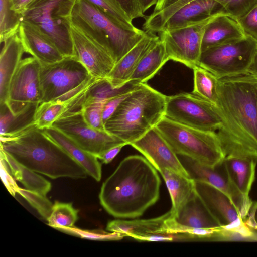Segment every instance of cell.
<instances>
[{
	"instance_id": "cell-1",
	"label": "cell",
	"mask_w": 257,
	"mask_h": 257,
	"mask_svg": "<svg viewBox=\"0 0 257 257\" xmlns=\"http://www.w3.org/2000/svg\"><path fill=\"white\" fill-rule=\"evenodd\" d=\"M217 131L227 156L257 161V80L247 73L218 79Z\"/></svg>"
},
{
	"instance_id": "cell-2",
	"label": "cell",
	"mask_w": 257,
	"mask_h": 257,
	"mask_svg": "<svg viewBox=\"0 0 257 257\" xmlns=\"http://www.w3.org/2000/svg\"><path fill=\"white\" fill-rule=\"evenodd\" d=\"M160 185L157 170L145 157L130 155L103 182L99 199L113 217L134 219L156 203Z\"/></svg>"
},
{
	"instance_id": "cell-3",
	"label": "cell",
	"mask_w": 257,
	"mask_h": 257,
	"mask_svg": "<svg viewBox=\"0 0 257 257\" xmlns=\"http://www.w3.org/2000/svg\"><path fill=\"white\" fill-rule=\"evenodd\" d=\"M1 149L23 166L51 179H83L84 168L33 125L18 135L1 138Z\"/></svg>"
},
{
	"instance_id": "cell-4",
	"label": "cell",
	"mask_w": 257,
	"mask_h": 257,
	"mask_svg": "<svg viewBox=\"0 0 257 257\" xmlns=\"http://www.w3.org/2000/svg\"><path fill=\"white\" fill-rule=\"evenodd\" d=\"M167 97L146 83H141L104 123L105 130L131 145L164 117Z\"/></svg>"
},
{
	"instance_id": "cell-5",
	"label": "cell",
	"mask_w": 257,
	"mask_h": 257,
	"mask_svg": "<svg viewBox=\"0 0 257 257\" xmlns=\"http://www.w3.org/2000/svg\"><path fill=\"white\" fill-rule=\"evenodd\" d=\"M70 21L99 44L118 62L144 37L146 31L124 26L87 0H74Z\"/></svg>"
},
{
	"instance_id": "cell-6",
	"label": "cell",
	"mask_w": 257,
	"mask_h": 257,
	"mask_svg": "<svg viewBox=\"0 0 257 257\" xmlns=\"http://www.w3.org/2000/svg\"><path fill=\"white\" fill-rule=\"evenodd\" d=\"M155 127L177 155L212 168L225 158L216 132L190 127L165 117Z\"/></svg>"
},
{
	"instance_id": "cell-7",
	"label": "cell",
	"mask_w": 257,
	"mask_h": 257,
	"mask_svg": "<svg viewBox=\"0 0 257 257\" xmlns=\"http://www.w3.org/2000/svg\"><path fill=\"white\" fill-rule=\"evenodd\" d=\"M96 79L75 57L41 65V103L58 101L70 103L71 106Z\"/></svg>"
},
{
	"instance_id": "cell-8",
	"label": "cell",
	"mask_w": 257,
	"mask_h": 257,
	"mask_svg": "<svg viewBox=\"0 0 257 257\" xmlns=\"http://www.w3.org/2000/svg\"><path fill=\"white\" fill-rule=\"evenodd\" d=\"M74 0H34L21 15L47 34L65 57H74L69 17Z\"/></svg>"
},
{
	"instance_id": "cell-9",
	"label": "cell",
	"mask_w": 257,
	"mask_h": 257,
	"mask_svg": "<svg viewBox=\"0 0 257 257\" xmlns=\"http://www.w3.org/2000/svg\"><path fill=\"white\" fill-rule=\"evenodd\" d=\"M257 49V42L245 36L239 40L201 52L198 65L218 79L248 73Z\"/></svg>"
},
{
	"instance_id": "cell-10",
	"label": "cell",
	"mask_w": 257,
	"mask_h": 257,
	"mask_svg": "<svg viewBox=\"0 0 257 257\" xmlns=\"http://www.w3.org/2000/svg\"><path fill=\"white\" fill-rule=\"evenodd\" d=\"M164 117L210 132H216L222 124L216 106L192 92L167 96Z\"/></svg>"
},
{
	"instance_id": "cell-11",
	"label": "cell",
	"mask_w": 257,
	"mask_h": 257,
	"mask_svg": "<svg viewBox=\"0 0 257 257\" xmlns=\"http://www.w3.org/2000/svg\"><path fill=\"white\" fill-rule=\"evenodd\" d=\"M41 65L34 57L21 60L10 82L5 104L14 115L42 101Z\"/></svg>"
},
{
	"instance_id": "cell-12",
	"label": "cell",
	"mask_w": 257,
	"mask_h": 257,
	"mask_svg": "<svg viewBox=\"0 0 257 257\" xmlns=\"http://www.w3.org/2000/svg\"><path fill=\"white\" fill-rule=\"evenodd\" d=\"M86 151L97 157L109 149L127 144L106 131L89 126L85 121L81 110H67L52 124Z\"/></svg>"
},
{
	"instance_id": "cell-13",
	"label": "cell",
	"mask_w": 257,
	"mask_h": 257,
	"mask_svg": "<svg viewBox=\"0 0 257 257\" xmlns=\"http://www.w3.org/2000/svg\"><path fill=\"white\" fill-rule=\"evenodd\" d=\"M212 17L181 28L159 32L169 59L192 69L198 65L204 31Z\"/></svg>"
},
{
	"instance_id": "cell-14",
	"label": "cell",
	"mask_w": 257,
	"mask_h": 257,
	"mask_svg": "<svg viewBox=\"0 0 257 257\" xmlns=\"http://www.w3.org/2000/svg\"><path fill=\"white\" fill-rule=\"evenodd\" d=\"M70 21L75 57L97 79L106 78L115 63L110 55L94 40Z\"/></svg>"
},
{
	"instance_id": "cell-15",
	"label": "cell",
	"mask_w": 257,
	"mask_h": 257,
	"mask_svg": "<svg viewBox=\"0 0 257 257\" xmlns=\"http://www.w3.org/2000/svg\"><path fill=\"white\" fill-rule=\"evenodd\" d=\"M178 156L191 179L206 182L223 191L239 209L242 218L247 217L253 202L247 201L237 190L226 172L223 162L218 166L212 168L187 157Z\"/></svg>"
},
{
	"instance_id": "cell-16",
	"label": "cell",
	"mask_w": 257,
	"mask_h": 257,
	"mask_svg": "<svg viewBox=\"0 0 257 257\" xmlns=\"http://www.w3.org/2000/svg\"><path fill=\"white\" fill-rule=\"evenodd\" d=\"M130 145L143 155L160 173L169 169L190 177L178 156L156 127Z\"/></svg>"
},
{
	"instance_id": "cell-17",
	"label": "cell",
	"mask_w": 257,
	"mask_h": 257,
	"mask_svg": "<svg viewBox=\"0 0 257 257\" xmlns=\"http://www.w3.org/2000/svg\"><path fill=\"white\" fill-rule=\"evenodd\" d=\"M195 183L197 193L221 227L235 230L245 225L240 211L225 193L206 182Z\"/></svg>"
},
{
	"instance_id": "cell-18",
	"label": "cell",
	"mask_w": 257,
	"mask_h": 257,
	"mask_svg": "<svg viewBox=\"0 0 257 257\" xmlns=\"http://www.w3.org/2000/svg\"><path fill=\"white\" fill-rule=\"evenodd\" d=\"M170 211L164 214L150 219L121 220L109 221L106 230L124 234L135 239L146 241H172L176 240L165 230V221L170 216Z\"/></svg>"
},
{
	"instance_id": "cell-19",
	"label": "cell",
	"mask_w": 257,
	"mask_h": 257,
	"mask_svg": "<svg viewBox=\"0 0 257 257\" xmlns=\"http://www.w3.org/2000/svg\"><path fill=\"white\" fill-rule=\"evenodd\" d=\"M18 33L25 52L31 55L41 65L52 64L65 57L50 37L34 24L22 20Z\"/></svg>"
},
{
	"instance_id": "cell-20",
	"label": "cell",
	"mask_w": 257,
	"mask_h": 257,
	"mask_svg": "<svg viewBox=\"0 0 257 257\" xmlns=\"http://www.w3.org/2000/svg\"><path fill=\"white\" fill-rule=\"evenodd\" d=\"M220 14H228L224 7L217 1L194 0L184 5L169 17L160 26L157 32L184 27Z\"/></svg>"
},
{
	"instance_id": "cell-21",
	"label": "cell",
	"mask_w": 257,
	"mask_h": 257,
	"mask_svg": "<svg viewBox=\"0 0 257 257\" xmlns=\"http://www.w3.org/2000/svg\"><path fill=\"white\" fill-rule=\"evenodd\" d=\"M159 40L154 33L146 31L144 37L115 64L107 77L113 87H121L130 81L142 58Z\"/></svg>"
},
{
	"instance_id": "cell-22",
	"label": "cell",
	"mask_w": 257,
	"mask_h": 257,
	"mask_svg": "<svg viewBox=\"0 0 257 257\" xmlns=\"http://www.w3.org/2000/svg\"><path fill=\"white\" fill-rule=\"evenodd\" d=\"M245 36L236 19L227 14L217 15L210 20L205 28L202 40V52Z\"/></svg>"
},
{
	"instance_id": "cell-23",
	"label": "cell",
	"mask_w": 257,
	"mask_h": 257,
	"mask_svg": "<svg viewBox=\"0 0 257 257\" xmlns=\"http://www.w3.org/2000/svg\"><path fill=\"white\" fill-rule=\"evenodd\" d=\"M0 55V104H5L9 86L25 52L18 33L4 42Z\"/></svg>"
},
{
	"instance_id": "cell-24",
	"label": "cell",
	"mask_w": 257,
	"mask_h": 257,
	"mask_svg": "<svg viewBox=\"0 0 257 257\" xmlns=\"http://www.w3.org/2000/svg\"><path fill=\"white\" fill-rule=\"evenodd\" d=\"M45 135L65 150L96 181L102 176L101 165L98 158L86 151L65 134L53 126L42 130Z\"/></svg>"
},
{
	"instance_id": "cell-25",
	"label": "cell",
	"mask_w": 257,
	"mask_h": 257,
	"mask_svg": "<svg viewBox=\"0 0 257 257\" xmlns=\"http://www.w3.org/2000/svg\"><path fill=\"white\" fill-rule=\"evenodd\" d=\"M173 218L178 224L191 228L221 227L196 190Z\"/></svg>"
},
{
	"instance_id": "cell-26",
	"label": "cell",
	"mask_w": 257,
	"mask_h": 257,
	"mask_svg": "<svg viewBox=\"0 0 257 257\" xmlns=\"http://www.w3.org/2000/svg\"><path fill=\"white\" fill-rule=\"evenodd\" d=\"M257 161L252 159L227 156L223 161L226 172L234 186L249 202V192L254 182Z\"/></svg>"
},
{
	"instance_id": "cell-27",
	"label": "cell",
	"mask_w": 257,
	"mask_h": 257,
	"mask_svg": "<svg viewBox=\"0 0 257 257\" xmlns=\"http://www.w3.org/2000/svg\"><path fill=\"white\" fill-rule=\"evenodd\" d=\"M160 174L169 192L172 201L170 211L171 217H174L196 191L195 181L169 169H164Z\"/></svg>"
},
{
	"instance_id": "cell-28",
	"label": "cell",
	"mask_w": 257,
	"mask_h": 257,
	"mask_svg": "<svg viewBox=\"0 0 257 257\" xmlns=\"http://www.w3.org/2000/svg\"><path fill=\"white\" fill-rule=\"evenodd\" d=\"M1 157L6 161L12 176L28 190L46 196L51 189V184L36 172L23 166L1 149Z\"/></svg>"
},
{
	"instance_id": "cell-29",
	"label": "cell",
	"mask_w": 257,
	"mask_h": 257,
	"mask_svg": "<svg viewBox=\"0 0 257 257\" xmlns=\"http://www.w3.org/2000/svg\"><path fill=\"white\" fill-rule=\"evenodd\" d=\"M169 60L164 44L160 39L142 58L130 80L145 83Z\"/></svg>"
},
{
	"instance_id": "cell-30",
	"label": "cell",
	"mask_w": 257,
	"mask_h": 257,
	"mask_svg": "<svg viewBox=\"0 0 257 257\" xmlns=\"http://www.w3.org/2000/svg\"><path fill=\"white\" fill-rule=\"evenodd\" d=\"M38 106H32L25 111L14 115L6 104L1 105V138L14 137L34 125V116Z\"/></svg>"
},
{
	"instance_id": "cell-31",
	"label": "cell",
	"mask_w": 257,
	"mask_h": 257,
	"mask_svg": "<svg viewBox=\"0 0 257 257\" xmlns=\"http://www.w3.org/2000/svg\"><path fill=\"white\" fill-rule=\"evenodd\" d=\"M141 84L135 80H130L123 86L114 88L107 78L96 79L85 91L82 105L91 101L108 100L130 93L139 87Z\"/></svg>"
},
{
	"instance_id": "cell-32",
	"label": "cell",
	"mask_w": 257,
	"mask_h": 257,
	"mask_svg": "<svg viewBox=\"0 0 257 257\" xmlns=\"http://www.w3.org/2000/svg\"><path fill=\"white\" fill-rule=\"evenodd\" d=\"M194 86L192 93L216 106L218 78L206 69L197 65L193 68Z\"/></svg>"
},
{
	"instance_id": "cell-33",
	"label": "cell",
	"mask_w": 257,
	"mask_h": 257,
	"mask_svg": "<svg viewBox=\"0 0 257 257\" xmlns=\"http://www.w3.org/2000/svg\"><path fill=\"white\" fill-rule=\"evenodd\" d=\"M194 0H159L153 13L146 17L143 25L145 31L157 32L160 26L181 7Z\"/></svg>"
},
{
	"instance_id": "cell-34",
	"label": "cell",
	"mask_w": 257,
	"mask_h": 257,
	"mask_svg": "<svg viewBox=\"0 0 257 257\" xmlns=\"http://www.w3.org/2000/svg\"><path fill=\"white\" fill-rule=\"evenodd\" d=\"M70 104L68 102L58 101L41 103L35 113L34 124L40 130L52 126L53 123L69 109Z\"/></svg>"
},
{
	"instance_id": "cell-35",
	"label": "cell",
	"mask_w": 257,
	"mask_h": 257,
	"mask_svg": "<svg viewBox=\"0 0 257 257\" xmlns=\"http://www.w3.org/2000/svg\"><path fill=\"white\" fill-rule=\"evenodd\" d=\"M78 211L73 207L72 203L56 201L53 204L51 213L47 220L48 225L54 229L72 227L78 219Z\"/></svg>"
},
{
	"instance_id": "cell-36",
	"label": "cell",
	"mask_w": 257,
	"mask_h": 257,
	"mask_svg": "<svg viewBox=\"0 0 257 257\" xmlns=\"http://www.w3.org/2000/svg\"><path fill=\"white\" fill-rule=\"evenodd\" d=\"M21 21L20 15L12 9L11 0H0V41L7 39L18 33Z\"/></svg>"
},
{
	"instance_id": "cell-37",
	"label": "cell",
	"mask_w": 257,
	"mask_h": 257,
	"mask_svg": "<svg viewBox=\"0 0 257 257\" xmlns=\"http://www.w3.org/2000/svg\"><path fill=\"white\" fill-rule=\"evenodd\" d=\"M56 229L82 238L93 240H118L126 236L117 232H106L102 229L85 230L74 226L59 227Z\"/></svg>"
},
{
	"instance_id": "cell-38",
	"label": "cell",
	"mask_w": 257,
	"mask_h": 257,
	"mask_svg": "<svg viewBox=\"0 0 257 257\" xmlns=\"http://www.w3.org/2000/svg\"><path fill=\"white\" fill-rule=\"evenodd\" d=\"M107 100L91 101L85 103L82 106L81 110L85 121L94 129L105 131L102 114L103 107Z\"/></svg>"
},
{
	"instance_id": "cell-39",
	"label": "cell",
	"mask_w": 257,
	"mask_h": 257,
	"mask_svg": "<svg viewBox=\"0 0 257 257\" xmlns=\"http://www.w3.org/2000/svg\"><path fill=\"white\" fill-rule=\"evenodd\" d=\"M17 193L25 198L44 219L47 220L51 213L53 204L46 196L20 187Z\"/></svg>"
},
{
	"instance_id": "cell-40",
	"label": "cell",
	"mask_w": 257,
	"mask_h": 257,
	"mask_svg": "<svg viewBox=\"0 0 257 257\" xmlns=\"http://www.w3.org/2000/svg\"><path fill=\"white\" fill-rule=\"evenodd\" d=\"M119 24L134 28L132 20L125 14L115 0H87Z\"/></svg>"
},
{
	"instance_id": "cell-41",
	"label": "cell",
	"mask_w": 257,
	"mask_h": 257,
	"mask_svg": "<svg viewBox=\"0 0 257 257\" xmlns=\"http://www.w3.org/2000/svg\"><path fill=\"white\" fill-rule=\"evenodd\" d=\"M235 19L242 17L257 5V0H215Z\"/></svg>"
},
{
	"instance_id": "cell-42",
	"label": "cell",
	"mask_w": 257,
	"mask_h": 257,
	"mask_svg": "<svg viewBox=\"0 0 257 257\" xmlns=\"http://www.w3.org/2000/svg\"><path fill=\"white\" fill-rule=\"evenodd\" d=\"M245 36L257 42V5L241 17L236 19Z\"/></svg>"
},
{
	"instance_id": "cell-43",
	"label": "cell",
	"mask_w": 257,
	"mask_h": 257,
	"mask_svg": "<svg viewBox=\"0 0 257 257\" xmlns=\"http://www.w3.org/2000/svg\"><path fill=\"white\" fill-rule=\"evenodd\" d=\"M8 165L5 160L1 157V177L9 192L13 196L17 193L19 187L9 172Z\"/></svg>"
},
{
	"instance_id": "cell-44",
	"label": "cell",
	"mask_w": 257,
	"mask_h": 257,
	"mask_svg": "<svg viewBox=\"0 0 257 257\" xmlns=\"http://www.w3.org/2000/svg\"><path fill=\"white\" fill-rule=\"evenodd\" d=\"M125 14L132 20L146 16L140 9L138 0H115Z\"/></svg>"
},
{
	"instance_id": "cell-45",
	"label": "cell",
	"mask_w": 257,
	"mask_h": 257,
	"mask_svg": "<svg viewBox=\"0 0 257 257\" xmlns=\"http://www.w3.org/2000/svg\"><path fill=\"white\" fill-rule=\"evenodd\" d=\"M130 93L120 95L106 101L103 107L102 114L104 124L112 115L120 103Z\"/></svg>"
},
{
	"instance_id": "cell-46",
	"label": "cell",
	"mask_w": 257,
	"mask_h": 257,
	"mask_svg": "<svg viewBox=\"0 0 257 257\" xmlns=\"http://www.w3.org/2000/svg\"><path fill=\"white\" fill-rule=\"evenodd\" d=\"M124 146L125 144H122L113 147L98 156L97 158L100 159L103 163L108 164L112 161Z\"/></svg>"
},
{
	"instance_id": "cell-47",
	"label": "cell",
	"mask_w": 257,
	"mask_h": 257,
	"mask_svg": "<svg viewBox=\"0 0 257 257\" xmlns=\"http://www.w3.org/2000/svg\"><path fill=\"white\" fill-rule=\"evenodd\" d=\"M245 223L251 228L257 229V202H253Z\"/></svg>"
},
{
	"instance_id": "cell-48",
	"label": "cell",
	"mask_w": 257,
	"mask_h": 257,
	"mask_svg": "<svg viewBox=\"0 0 257 257\" xmlns=\"http://www.w3.org/2000/svg\"><path fill=\"white\" fill-rule=\"evenodd\" d=\"M34 0H11L12 9L16 13L21 15L30 4Z\"/></svg>"
},
{
	"instance_id": "cell-49",
	"label": "cell",
	"mask_w": 257,
	"mask_h": 257,
	"mask_svg": "<svg viewBox=\"0 0 257 257\" xmlns=\"http://www.w3.org/2000/svg\"><path fill=\"white\" fill-rule=\"evenodd\" d=\"M159 0H138L141 12L144 14L153 5L156 4Z\"/></svg>"
},
{
	"instance_id": "cell-50",
	"label": "cell",
	"mask_w": 257,
	"mask_h": 257,
	"mask_svg": "<svg viewBox=\"0 0 257 257\" xmlns=\"http://www.w3.org/2000/svg\"><path fill=\"white\" fill-rule=\"evenodd\" d=\"M248 73L252 75L257 80V49Z\"/></svg>"
}]
</instances>
